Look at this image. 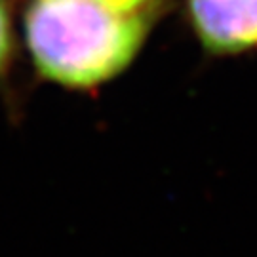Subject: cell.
I'll use <instances>...</instances> for the list:
<instances>
[{
    "instance_id": "obj_1",
    "label": "cell",
    "mask_w": 257,
    "mask_h": 257,
    "mask_svg": "<svg viewBox=\"0 0 257 257\" xmlns=\"http://www.w3.org/2000/svg\"><path fill=\"white\" fill-rule=\"evenodd\" d=\"M153 19L122 14L99 0H31L25 37L38 73L80 90L109 82L130 67Z\"/></svg>"
},
{
    "instance_id": "obj_2",
    "label": "cell",
    "mask_w": 257,
    "mask_h": 257,
    "mask_svg": "<svg viewBox=\"0 0 257 257\" xmlns=\"http://www.w3.org/2000/svg\"><path fill=\"white\" fill-rule=\"evenodd\" d=\"M187 14L210 54L257 50V0H187Z\"/></svg>"
},
{
    "instance_id": "obj_3",
    "label": "cell",
    "mask_w": 257,
    "mask_h": 257,
    "mask_svg": "<svg viewBox=\"0 0 257 257\" xmlns=\"http://www.w3.org/2000/svg\"><path fill=\"white\" fill-rule=\"evenodd\" d=\"M105 6L139 18H155V10L162 4V0H99Z\"/></svg>"
},
{
    "instance_id": "obj_4",
    "label": "cell",
    "mask_w": 257,
    "mask_h": 257,
    "mask_svg": "<svg viewBox=\"0 0 257 257\" xmlns=\"http://www.w3.org/2000/svg\"><path fill=\"white\" fill-rule=\"evenodd\" d=\"M10 52H12V25H10V14L6 2L0 0V71L8 63Z\"/></svg>"
}]
</instances>
